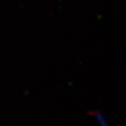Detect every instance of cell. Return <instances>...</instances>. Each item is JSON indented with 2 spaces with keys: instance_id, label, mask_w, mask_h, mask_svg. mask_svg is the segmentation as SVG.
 <instances>
[{
  "instance_id": "cell-1",
  "label": "cell",
  "mask_w": 126,
  "mask_h": 126,
  "mask_svg": "<svg viewBox=\"0 0 126 126\" xmlns=\"http://www.w3.org/2000/svg\"><path fill=\"white\" fill-rule=\"evenodd\" d=\"M95 118L97 120V122H98L99 126H108V123L107 122L105 117L103 116V114L97 113V114H95Z\"/></svg>"
}]
</instances>
